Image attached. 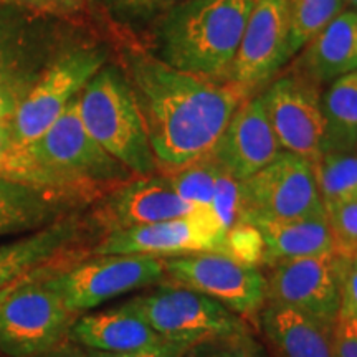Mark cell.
Wrapping results in <instances>:
<instances>
[{
    "instance_id": "27",
    "label": "cell",
    "mask_w": 357,
    "mask_h": 357,
    "mask_svg": "<svg viewBox=\"0 0 357 357\" xmlns=\"http://www.w3.org/2000/svg\"><path fill=\"white\" fill-rule=\"evenodd\" d=\"M218 174H220V166L212 155H207L166 176L178 197L197 207L211 208Z\"/></svg>"
},
{
    "instance_id": "4",
    "label": "cell",
    "mask_w": 357,
    "mask_h": 357,
    "mask_svg": "<svg viewBox=\"0 0 357 357\" xmlns=\"http://www.w3.org/2000/svg\"><path fill=\"white\" fill-rule=\"evenodd\" d=\"M78 109L89 136L134 176L158 171L139 102L118 70L102 66L79 93Z\"/></svg>"
},
{
    "instance_id": "3",
    "label": "cell",
    "mask_w": 357,
    "mask_h": 357,
    "mask_svg": "<svg viewBox=\"0 0 357 357\" xmlns=\"http://www.w3.org/2000/svg\"><path fill=\"white\" fill-rule=\"evenodd\" d=\"M255 0H185L160 29L164 61L199 77L227 78Z\"/></svg>"
},
{
    "instance_id": "9",
    "label": "cell",
    "mask_w": 357,
    "mask_h": 357,
    "mask_svg": "<svg viewBox=\"0 0 357 357\" xmlns=\"http://www.w3.org/2000/svg\"><path fill=\"white\" fill-rule=\"evenodd\" d=\"M243 190L248 225L326 217L314 167L287 151L243 181Z\"/></svg>"
},
{
    "instance_id": "6",
    "label": "cell",
    "mask_w": 357,
    "mask_h": 357,
    "mask_svg": "<svg viewBox=\"0 0 357 357\" xmlns=\"http://www.w3.org/2000/svg\"><path fill=\"white\" fill-rule=\"evenodd\" d=\"M131 303L162 341L185 349L212 339L250 334L238 314L189 288L164 284Z\"/></svg>"
},
{
    "instance_id": "43",
    "label": "cell",
    "mask_w": 357,
    "mask_h": 357,
    "mask_svg": "<svg viewBox=\"0 0 357 357\" xmlns=\"http://www.w3.org/2000/svg\"><path fill=\"white\" fill-rule=\"evenodd\" d=\"M0 2H2V0H0Z\"/></svg>"
},
{
    "instance_id": "26",
    "label": "cell",
    "mask_w": 357,
    "mask_h": 357,
    "mask_svg": "<svg viewBox=\"0 0 357 357\" xmlns=\"http://www.w3.org/2000/svg\"><path fill=\"white\" fill-rule=\"evenodd\" d=\"M316 181L324 208L357 200V155L328 153L314 166Z\"/></svg>"
},
{
    "instance_id": "18",
    "label": "cell",
    "mask_w": 357,
    "mask_h": 357,
    "mask_svg": "<svg viewBox=\"0 0 357 357\" xmlns=\"http://www.w3.org/2000/svg\"><path fill=\"white\" fill-rule=\"evenodd\" d=\"M66 339L84 349L102 352L141 351L166 342L131 301L79 316L70 326Z\"/></svg>"
},
{
    "instance_id": "19",
    "label": "cell",
    "mask_w": 357,
    "mask_h": 357,
    "mask_svg": "<svg viewBox=\"0 0 357 357\" xmlns=\"http://www.w3.org/2000/svg\"><path fill=\"white\" fill-rule=\"evenodd\" d=\"M82 229L83 223L73 213L24 238L0 245V288L45 265L63 261L82 236Z\"/></svg>"
},
{
    "instance_id": "34",
    "label": "cell",
    "mask_w": 357,
    "mask_h": 357,
    "mask_svg": "<svg viewBox=\"0 0 357 357\" xmlns=\"http://www.w3.org/2000/svg\"><path fill=\"white\" fill-rule=\"evenodd\" d=\"M341 310L357 318V263L351 258L341 257Z\"/></svg>"
},
{
    "instance_id": "42",
    "label": "cell",
    "mask_w": 357,
    "mask_h": 357,
    "mask_svg": "<svg viewBox=\"0 0 357 357\" xmlns=\"http://www.w3.org/2000/svg\"><path fill=\"white\" fill-rule=\"evenodd\" d=\"M349 2H351L354 7H357V0H349Z\"/></svg>"
},
{
    "instance_id": "8",
    "label": "cell",
    "mask_w": 357,
    "mask_h": 357,
    "mask_svg": "<svg viewBox=\"0 0 357 357\" xmlns=\"http://www.w3.org/2000/svg\"><path fill=\"white\" fill-rule=\"evenodd\" d=\"M40 276L15 293L0 307V352L10 357H38L63 342L78 318L68 311L60 294Z\"/></svg>"
},
{
    "instance_id": "36",
    "label": "cell",
    "mask_w": 357,
    "mask_h": 357,
    "mask_svg": "<svg viewBox=\"0 0 357 357\" xmlns=\"http://www.w3.org/2000/svg\"><path fill=\"white\" fill-rule=\"evenodd\" d=\"M184 351L185 347L164 342V344L160 346L147 347V349L131 351V352H102V351L84 349V356L86 357H182V352Z\"/></svg>"
},
{
    "instance_id": "28",
    "label": "cell",
    "mask_w": 357,
    "mask_h": 357,
    "mask_svg": "<svg viewBox=\"0 0 357 357\" xmlns=\"http://www.w3.org/2000/svg\"><path fill=\"white\" fill-rule=\"evenodd\" d=\"M211 208L227 231L235 229V227L248 225L243 182L230 176L222 167L217 178V189L213 194Z\"/></svg>"
},
{
    "instance_id": "25",
    "label": "cell",
    "mask_w": 357,
    "mask_h": 357,
    "mask_svg": "<svg viewBox=\"0 0 357 357\" xmlns=\"http://www.w3.org/2000/svg\"><path fill=\"white\" fill-rule=\"evenodd\" d=\"M346 0H288L289 56L311 43L344 8Z\"/></svg>"
},
{
    "instance_id": "13",
    "label": "cell",
    "mask_w": 357,
    "mask_h": 357,
    "mask_svg": "<svg viewBox=\"0 0 357 357\" xmlns=\"http://www.w3.org/2000/svg\"><path fill=\"white\" fill-rule=\"evenodd\" d=\"M339 273L336 253L275 263L266 280V301L294 307L333 328L341 310Z\"/></svg>"
},
{
    "instance_id": "29",
    "label": "cell",
    "mask_w": 357,
    "mask_h": 357,
    "mask_svg": "<svg viewBox=\"0 0 357 357\" xmlns=\"http://www.w3.org/2000/svg\"><path fill=\"white\" fill-rule=\"evenodd\" d=\"M334 240V253L351 258L357 252V200L326 211Z\"/></svg>"
},
{
    "instance_id": "30",
    "label": "cell",
    "mask_w": 357,
    "mask_h": 357,
    "mask_svg": "<svg viewBox=\"0 0 357 357\" xmlns=\"http://www.w3.org/2000/svg\"><path fill=\"white\" fill-rule=\"evenodd\" d=\"M182 357H260L250 334L212 339L190 346L182 352Z\"/></svg>"
},
{
    "instance_id": "38",
    "label": "cell",
    "mask_w": 357,
    "mask_h": 357,
    "mask_svg": "<svg viewBox=\"0 0 357 357\" xmlns=\"http://www.w3.org/2000/svg\"><path fill=\"white\" fill-rule=\"evenodd\" d=\"M25 89L13 84L0 83V119H12L19 108L22 98L25 95Z\"/></svg>"
},
{
    "instance_id": "15",
    "label": "cell",
    "mask_w": 357,
    "mask_h": 357,
    "mask_svg": "<svg viewBox=\"0 0 357 357\" xmlns=\"http://www.w3.org/2000/svg\"><path fill=\"white\" fill-rule=\"evenodd\" d=\"M172 189L167 176L132 177L102 197L95 218L106 234L132 227L153 225L197 212Z\"/></svg>"
},
{
    "instance_id": "16",
    "label": "cell",
    "mask_w": 357,
    "mask_h": 357,
    "mask_svg": "<svg viewBox=\"0 0 357 357\" xmlns=\"http://www.w3.org/2000/svg\"><path fill=\"white\" fill-rule=\"evenodd\" d=\"M283 153L263 106L261 96L247 98L223 129L211 153L223 171L247 181Z\"/></svg>"
},
{
    "instance_id": "11",
    "label": "cell",
    "mask_w": 357,
    "mask_h": 357,
    "mask_svg": "<svg viewBox=\"0 0 357 357\" xmlns=\"http://www.w3.org/2000/svg\"><path fill=\"white\" fill-rule=\"evenodd\" d=\"M164 271L177 287L202 293L238 316L255 314L266 303V276L225 253L164 258Z\"/></svg>"
},
{
    "instance_id": "35",
    "label": "cell",
    "mask_w": 357,
    "mask_h": 357,
    "mask_svg": "<svg viewBox=\"0 0 357 357\" xmlns=\"http://www.w3.org/2000/svg\"><path fill=\"white\" fill-rule=\"evenodd\" d=\"M109 2L119 12L136 17H144L151 15V13L166 10V8L177 7L178 3L185 2V0H109Z\"/></svg>"
},
{
    "instance_id": "14",
    "label": "cell",
    "mask_w": 357,
    "mask_h": 357,
    "mask_svg": "<svg viewBox=\"0 0 357 357\" xmlns=\"http://www.w3.org/2000/svg\"><path fill=\"white\" fill-rule=\"evenodd\" d=\"M288 0H255L227 78L248 95L289 56Z\"/></svg>"
},
{
    "instance_id": "39",
    "label": "cell",
    "mask_w": 357,
    "mask_h": 357,
    "mask_svg": "<svg viewBox=\"0 0 357 357\" xmlns=\"http://www.w3.org/2000/svg\"><path fill=\"white\" fill-rule=\"evenodd\" d=\"M12 149V119H0V167Z\"/></svg>"
},
{
    "instance_id": "1",
    "label": "cell",
    "mask_w": 357,
    "mask_h": 357,
    "mask_svg": "<svg viewBox=\"0 0 357 357\" xmlns=\"http://www.w3.org/2000/svg\"><path fill=\"white\" fill-rule=\"evenodd\" d=\"M128 75L159 169L167 174L200 160L248 98L235 83L174 68L153 55L128 58Z\"/></svg>"
},
{
    "instance_id": "37",
    "label": "cell",
    "mask_w": 357,
    "mask_h": 357,
    "mask_svg": "<svg viewBox=\"0 0 357 357\" xmlns=\"http://www.w3.org/2000/svg\"><path fill=\"white\" fill-rule=\"evenodd\" d=\"M66 265L63 261H56V263H50V265H45L42 268H38V270H33L30 271V273H26L22 276V278L12 281L10 284H7V287L0 288V307L3 306V303L8 300V296H10L12 293H15L17 289L20 287H24L25 283H29V281H32L35 278H40V276H50L55 273V271L61 270V268H65Z\"/></svg>"
},
{
    "instance_id": "33",
    "label": "cell",
    "mask_w": 357,
    "mask_h": 357,
    "mask_svg": "<svg viewBox=\"0 0 357 357\" xmlns=\"http://www.w3.org/2000/svg\"><path fill=\"white\" fill-rule=\"evenodd\" d=\"M37 17L68 19L88 7L89 0H10Z\"/></svg>"
},
{
    "instance_id": "21",
    "label": "cell",
    "mask_w": 357,
    "mask_h": 357,
    "mask_svg": "<svg viewBox=\"0 0 357 357\" xmlns=\"http://www.w3.org/2000/svg\"><path fill=\"white\" fill-rule=\"evenodd\" d=\"M253 227H257L263 240V263L275 265L294 258L334 253V240L328 217L263 222Z\"/></svg>"
},
{
    "instance_id": "32",
    "label": "cell",
    "mask_w": 357,
    "mask_h": 357,
    "mask_svg": "<svg viewBox=\"0 0 357 357\" xmlns=\"http://www.w3.org/2000/svg\"><path fill=\"white\" fill-rule=\"evenodd\" d=\"M334 357H357V318L339 310L331 329Z\"/></svg>"
},
{
    "instance_id": "24",
    "label": "cell",
    "mask_w": 357,
    "mask_h": 357,
    "mask_svg": "<svg viewBox=\"0 0 357 357\" xmlns=\"http://www.w3.org/2000/svg\"><path fill=\"white\" fill-rule=\"evenodd\" d=\"M37 15L10 0L0 2V83L29 89L20 78L24 61L30 55V24Z\"/></svg>"
},
{
    "instance_id": "10",
    "label": "cell",
    "mask_w": 357,
    "mask_h": 357,
    "mask_svg": "<svg viewBox=\"0 0 357 357\" xmlns=\"http://www.w3.org/2000/svg\"><path fill=\"white\" fill-rule=\"evenodd\" d=\"M215 252L227 255V230L212 208L153 225L114 230L93 248L95 255H149L174 258Z\"/></svg>"
},
{
    "instance_id": "12",
    "label": "cell",
    "mask_w": 357,
    "mask_h": 357,
    "mask_svg": "<svg viewBox=\"0 0 357 357\" xmlns=\"http://www.w3.org/2000/svg\"><path fill=\"white\" fill-rule=\"evenodd\" d=\"M268 121L281 149L312 167L324 155L326 123L321 96L311 77L276 79L261 95Z\"/></svg>"
},
{
    "instance_id": "22",
    "label": "cell",
    "mask_w": 357,
    "mask_h": 357,
    "mask_svg": "<svg viewBox=\"0 0 357 357\" xmlns=\"http://www.w3.org/2000/svg\"><path fill=\"white\" fill-rule=\"evenodd\" d=\"M310 77L331 82L357 70V12H341L307 43L305 56Z\"/></svg>"
},
{
    "instance_id": "20",
    "label": "cell",
    "mask_w": 357,
    "mask_h": 357,
    "mask_svg": "<svg viewBox=\"0 0 357 357\" xmlns=\"http://www.w3.org/2000/svg\"><path fill=\"white\" fill-rule=\"evenodd\" d=\"M260 311L263 331L281 357H334L331 326L278 303Z\"/></svg>"
},
{
    "instance_id": "7",
    "label": "cell",
    "mask_w": 357,
    "mask_h": 357,
    "mask_svg": "<svg viewBox=\"0 0 357 357\" xmlns=\"http://www.w3.org/2000/svg\"><path fill=\"white\" fill-rule=\"evenodd\" d=\"M164 278V258L96 255L61 268L43 283L60 294L70 312L79 316L134 289L158 284Z\"/></svg>"
},
{
    "instance_id": "17",
    "label": "cell",
    "mask_w": 357,
    "mask_h": 357,
    "mask_svg": "<svg viewBox=\"0 0 357 357\" xmlns=\"http://www.w3.org/2000/svg\"><path fill=\"white\" fill-rule=\"evenodd\" d=\"M84 205L65 192L0 176V235L32 234L73 215Z\"/></svg>"
},
{
    "instance_id": "5",
    "label": "cell",
    "mask_w": 357,
    "mask_h": 357,
    "mask_svg": "<svg viewBox=\"0 0 357 357\" xmlns=\"http://www.w3.org/2000/svg\"><path fill=\"white\" fill-rule=\"evenodd\" d=\"M105 63L106 53L100 48L79 47L40 70L12 118V149L43 136Z\"/></svg>"
},
{
    "instance_id": "23",
    "label": "cell",
    "mask_w": 357,
    "mask_h": 357,
    "mask_svg": "<svg viewBox=\"0 0 357 357\" xmlns=\"http://www.w3.org/2000/svg\"><path fill=\"white\" fill-rule=\"evenodd\" d=\"M324 154L351 153L357 146V70L336 78L323 100Z\"/></svg>"
},
{
    "instance_id": "41",
    "label": "cell",
    "mask_w": 357,
    "mask_h": 357,
    "mask_svg": "<svg viewBox=\"0 0 357 357\" xmlns=\"http://www.w3.org/2000/svg\"><path fill=\"white\" fill-rule=\"evenodd\" d=\"M351 260H352V261H354V263H357V252L354 253V255H352V257H351Z\"/></svg>"
},
{
    "instance_id": "2",
    "label": "cell",
    "mask_w": 357,
    "mask_h": 357,
    "mask_svg": "<svg viewBox=\"0 0 357 357\" xmlns=\"http://www.w3.org/2000/svg\"><path fill=\"white\" fill-rule=\"evenodd\" d=\"M78 96L43 136L10 149L0 176L50 187L84 204L136 177L89 136L79 118Z\"/></svg>"
},
{
    "instance_id": "40",
    "label": "cell",
    "mask_w": 357,
    "mask_h": 357,
    "mask_svg": "<svg viewBox=\"0 0 357 357\" xmlns=\"http://www.w3.org/2000/svg\"><path fill=\"white\" fill-rule=\"evenodd\" d=\"M38 357H86L84 356V351L79 349V346H75L71 341H63L60 344L53 347L45 354L38 356Z\"/></svg>"
},
{
    "instance_id": "31",
    "label": "cell",
    "mask_w": 357,
    "mask_h": 357,
    "mask_svg": "<svg viewBox=\"0 0 357 357\" xmlns=\"http://www.w3.org/2000/svg\"><path fill=\"white\" fill-rule=\"evenodd\" d=\"M227 255L245 265L263 263V240L253 225H240L227 231Z\"/></svg>"
}]
</instances>
